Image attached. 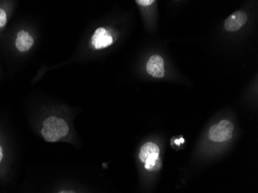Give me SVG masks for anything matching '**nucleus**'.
I'll list each match as a JSON object with an SVG mask.
<instances>
[{"instance_id":"nucleus-1","label":"nucleus","mask_w":258,"mask_h":193,"mask_svg":"<svg viewBox=\"0 0 258 193\" xmlns=\"http://www.w3.org/2000/svg\"><path fill=\"white\" fill-rule=\"evenodd\" d=\"M69 125L64 119L52 115L43 120L41 135L46 142H56L69 134Z\"/></svg>"},{"instance_id":"nucleus-2","label":"nucleus","mask_w":258,"mask_h":193,"mask_svg":"<svg viewBox=\"0 0 258 193\" xmlns=\"http://www.w3.org/2000/svg\"><path fill=\"white\" fill-rule=\"evenodd\" d=\"M159 146L152 142L143 145L139 152V159L143 163L148 170H154L155 168L159 167Z\"/></svg>"},{"instance_id":"nucleus-3","label":"nucleus","mask_w":258,"mask_h":193,"mask_svg":"<svg viewBox=\"0 0 258 193\" xmlns=\"http://www.w3.org/2000/svg\"><path fill=\"white\" fill-rule=\"evenodd\" d=\"M233 125L229 120H223L218 124L210 127L209 137L216 142H224L231 139Z\"/></svg>"},{"instance_id":"nucleus-4","label":"nucleus","mask_w":258,"mask_h":193,"mask_svg":"<svg viewBox=\"0 0 258 193\" xmlns=\"http://www.w3.org/2000/svg\"><path fill=\"white\" fill-rule=\"evenodd\" d=\"M114 38L109 31L104 27H99L95 30L91 37V45L95 50H101L112 45Z\"/></svg>"},{"instance_id":"nucleus-5","label":"nucleus","mask_w":258,"mask_h":193,"mask_svg":"<svg viewBox=\"0 0 258 193\" xmlns=\"http://www.w3.org/2000/svg\"><path fill=\"white\" fill-rule=\"evenodd\" d=\"M247 16L243 11H237L230 16L224 23V27L227 31L234 32L240 30L247 23Z\"/></svg>"},{"instance_id":"nucleus-6","label":"nucleus","mask_w":258,"mask_h":193,"mask_svg":"<svg viewBox=\"0 0 258 193\" xmlns=\"http://www.w3.org/2000/svg\"><path fill=\"white\" fill-rule=\"evenodd\" d=\"M146 70L149 75L155 78H163L165 75V68L162 56L159 55H153L151 56L146 65Z\"/></svg>"},{"instance_id":"nucleus-7","label":"nucleus","mask_w":258,"mask_h":193,"mask_svg":"<svg viewBox=\"0 0 258 193\" xmlns=\"http://www.w3.org/2000/svg\"><path fill=\"white\" fill-rule=\"evenodd\" d=\"M33 45H34V39L30 33L23 30L17 33L15 46L19 52L20 53L28 52L33 47Z\"/></svg>"},{"instance_id":"nucleus-8","label":"nucleus","mask_w":258,"mask_h":193,"mask_svg":"<svg viewBox=\"0 0 258 193\" xmlns=\"http://www.w3.org/2000/svg\"><path fill=\"white\" fill-rule=\"evenodd\" d=\"M8 22V12L4 7H0V30H2Z\"/></svg>"},{"instance_id":"nucleus-9","label":"nucleus","mask_w":258,"mask_h":193,"mask_svg":"<svg viewBox=\"0 0 258 193\" xmlns=\"http://www.w3.org/2000/svg\"><path fill=\"white\" fill-rule=\"evenodd\" d=\"M139 5L143 6V7H148V6L152 5L154 1L153 0H137L136 1Z\"/></svg>"},{"instance_id":"nucleus-10","label":"nucleus","mask_w":258,"mask_h":193,"mask_svg":"<svg viewBox=\"0 0 258 193\" xmlns=\"http://www.w3.org/2000/svg\"><path fill=\"white\" fill-rule=\"evenodd\" d=\"M4 158H5V155H4V149H3V146L0 144V165L4 162Z\"/></svg>"},{"instance_id":"nucleus-11","label":"nucleus","mask_w":258,"mask_h":193,"mask_svg":"<svg viewBox=\"0 0 258 193\" xmlns=\"http://www.w3.org/2000/svg\"><path fill=\"white\" fill-rule=\"evenodd\" d=\"M184 142V139H182V138H181L180 139H176V140L175 141V143L177 145V146H179L181 143H183Z\"/></svg>"},{"instance_id":"nucleus-12","label":"nucleus","mask_w":258,"mask_h":193,"mask_svg":"<svg viewBox=\"0 0 258 193\" xmlns=\"http://www.w3.org/2000/svg\"><path fill=\"white\" fill-rule=\"evenodd\" d=\"M57 193H75V191H70V190H64V191H60Z\"/></svg>"}]
</instances>
